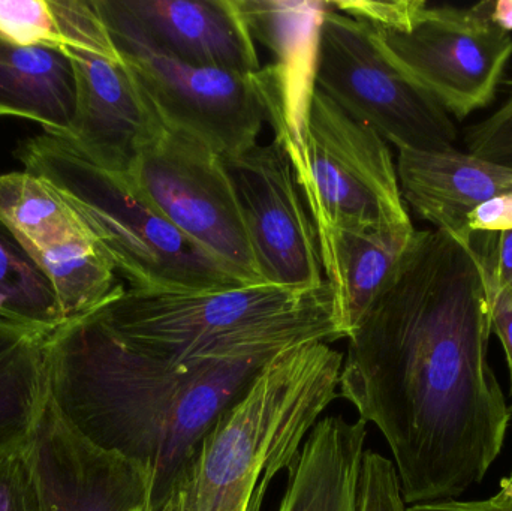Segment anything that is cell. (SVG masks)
Instances as JSON below:
<instances>
[{
    "instance_id": "cell-30",
    "label": "cell",
    "mask_w": 512,
    "mask_h": 511,
    "mask_svg": "<svg viewBox=\"0 0 512 511\" xmlns=\"http://www.w3.org/2000/svg\"><path fill=\"white\" fill-rule=\"evenodd\" d=\"M489 293L492 332L498 336L502 347H504L505 356H507L512 399V293H508V291L495 290V288L490 287V285Z\"/></svg>"
},
{
    "instance_id": "cell-27",
    "label": "cell",
    "mask_w": 512,
    "mask_h": 511,
    "mask_svg": "<svg viewBox=\"0 0 512 511\" xmlns=\"http://www.w3.org/2000/svg\"><path fill=\"white\" fill-rule=\"evenodd\" d=\"M336 11L367 24L372 29L405 30L414 24L426 8L423 0H396V2H330Z\"/></svg>"
},
{
    "instance_id": "cell-10",
    "label": "cell",
    "mask_w": 512,
    "mask_h": 511,
    "mask_svg": "<svg viewBox=\"0 0 512 511\" xmlns=\"http://www.w3.org/2000/svg\"><path fill=\"white\" fill-rule=\"evenodd\" d=\"M117 53L168 129L201 141L224 159L258 146L267 110L256 74L186 65L143 48Z\"/></svg>"
},
{
    "instance_id": "cell-7",
    "label": "cell",
    "mask_w": 512,
    "mask_h": 511,
    "mask_svg": "<svg viewBox=\"0 0 512 511\" xmlns=\"http://www.w3.org/2000/svg\"><path fill=\"white\" fill-rule=\"evenodd\" d=\"M318 89L399 150L456 147L453 117L391 62L369 26L331 3L321 27Z\"/></svg>"
},
{
    "instance_id": "cell-28",
    "label": "cell",
    "mask_w": 512,
    "mask_h": 511,
    "mask_svg": "<svg viewBox=\"0 0 512 511\" xmlns=\"http://www.w3.org/2000/svg\"><path fill=\"white\" fill-rule=\"evenodd\" d=\"M472 245L483 258L490 287L512 293V230L477 234Z\"/></svg>"
},
{
    "instance_id": "cell-26",
    "label": "cell",
    "mask_w": 512,
    "mask_h": 511,
    "mask_svg": "<svg viewBox=\"0 0 512 511\" xmlns=\"http://www.w3.org/2000/svg\"><path fill=\"white\" fill-rule=\"evenodd\" d=\"M466 152L512 168V90L504 104L465 131Z\"/></svg>"
},
{
    "instance_id": "cell-5",
    "label": "cell",
    "mask_w": 512,
    "mask_h": 511,
    "mask_svg": "<svg viewBox=\"0 0 512 511\" xmlns=\"http://www.w3.org/2000/svg\"><path fill=\"white\" fill-rule=\"evenodd\" d=\"M14 155L77 213L129 290L246 287L189 242L125 177L93 164L66 141L38 135L21 141Z\"/></svg>"
},
{
    "instance_id": "cell-6",
    "label": "cell",
    "mask_w": 512,
    "mask_h": 511,
    "mask_svg": "<svg viewBox=\"0 0 512 511\" xmlns=\"http://www.w3.org/2000/svg\"><path fill=\"white\" fill-rule=\"evenodd\" d=\"M125 180L189 242L240 284L265 285L225 159L162 126Z\"/></svg>"
},
{
    "instance_id": "cell-4",
    "label": "cell",
    "mask_w": 512,
    "mask_h": 511,
    "mask_svg": "<svg viewBox=\"0 0 512 511\" xmlns=\"http://www.w3.org/2000/svg\"><path fill=\"white\" fill-rule=\"evenodd\" d=\"M93 314L128 347L174 365L277 354L346 339L328 282L210 291H120Z\"/></svg>"
},
{
    "instance_id": "cell-20",
    "label": "cell",
    "mask_w": 512,
    "mask_h": 511,
    "mask_svg": "<svg viewBox=\"0 0 512 511\" xmlns=\"http://www.w3.org/2000/svg\"><path fill=\"white\" fill-rule=\"evenodd\" d=\"M0 41L89 51L120 60L95 0H0Z\"/></svg>"
},
{
    "instance_id": "cell-16",
    "label": "cell",
    "mask_w": 512,
    "mask_h": 511,
    "mask_svg": "<svg viewBox=\"0 0 512 511\" xmlns=\"http://www.w3.org/2000/svg\"><path fill=\"white\" fill-rule=\"evenodd\" d=\"M325 281L346 339L402 263L414 225L315 224Z\"/></svg>"
},
{
    "instance_id": "cell-2",
    "label": "cell",
    "mask_w": 512,
    "mask_h": 511,
    "mask_svg": "<svg viewBox=\"0 0 512 511\" xmlns=\"http://www.w3.org/2000/svg\"><path fill=\"white\" fill-rule=\"evenodd\" d=\"M277 354L174 365L128 347L90 312L45 339L47 398L93 446L146 471L152 511Z\"/></svg>"
},
{
    "instance_id": "cell-22",
    "label": "cell",
    "mask_w": 512,
    "mask_h": 511,
    "mask_svg": "<svg viewBox=\"0 0 512 511\" xmlns=\"http://www.w3.org/2000/svg\"><path fill=\"white\" fill-rule=\"evenodd\" d=\"M0 221L35 251L90 234L47 182L24 170L0 176Z\"/></svg>"
},
{
    "instance_id": "cell-21",
    "label": "cell",
    "mask_w": 512,
    "mask_h": 511,
    "mask_svg": "<svg viewBox=\"0 0 512 511\" xmlns=\"http://www.w3.org/2000/svg\"><path fill=\"white\" fill-rule=\"evenodd\" d=\"M29 251L50 279L65 323L101 308L125 290L116 267L90 234Z\"/></svg>"
},
{
    "instance_id": "cell-31",
    "label": "cell",
    "mask_w": 512,
    "mask_h": 511,
    "mask_svg": "<svg viewBox=\"0 0 512 511\" xmlns=\"http://www.w3.org/2000/svg\"><path fill=\"white\" fill-rule=\"evenodd\" d=\"M406 511H507L499 509L490 500L484 501H457L444 500L433 503L414 504L406 507Z\"/></svg>"
},
{
    "instance_id": "cell-23",
    "label": "cell",
    "mask_w": 512,
    "mask_h": 511,
    "mask_svg": "<svg viewBox=\"0 0 512 511\" xmlns=\"http://www.w3.org/2000/svg\"><path fill=\"white\" fill-rule=\"evenodd\" d=\"M0 321L50 336L65 323L53 285L17 234L0 221Z\"/></svg>"
},
{
    "instance_id": "cell-3",
    "label": "cell",
    "mask_w": 512,
    "mask_h": 511,
    "mask_svg": "<svg viewBox=\"0 0 512 511\" xmlns=\"http://www.w3.org/2000/svg\"><path fill=\"white\" fill-rule=\"evenodd\" d=\"M343 359L327 342L274 356L152 511H262L273 480L294 467L307 435L340 398Z\"/></svg>"
},
{
    "instance_id": "cell-11",
    "label": "cell",
    "mask_w": 512,
    "mask_h": 511,
    "mask_svg": "<svg viewBox=\"0 0 512 511\" xmlns=\"http://www.w3.org/2000/svg\"><path fill=\"white\" fill-rule=\"evenodd\" d=\"M265 285L315 290L325 284L318 231L285 147L258 144L225 159Z\"/></svg>"
},
{
    "instance_id": "cell-33",
    "label": "cell",
    "mask_w": 512,
    "mask_h": 511,
    "mask_svg": "<svg viewBox=\"0 0 512 511\" xmlns=\"http://www.w3.org/2000/svg\"><path fill=\"white\" fill-rule=\"evenodd\" d=\"M489 500L499 509L512 511V471L510 476L502 480L501 485H499V491Z\"/></svg>"
},
{
    "instance_id": "cell-1",
    "label": "cell",
    "mask_w": 512,
    "mask_h": 511,
    "mask_svg": "<svg viewBox=\"0 0 512 511\" xmlns=\"http://www.w3.org/2000/svg\"><path fill=\"white\" fill-rule=\"evenodd\" d=\"M492 333L477 249L417 230L349 336L339 386L387 441L406 506L460 497L504 449L512 410L490 366Z\"/></svg>"
},
{
    "instance_id": "cell-14",
    "label": "cell",
    "mask_w": 512,
    "mask_h": 511,
    "mask_svg": "<svg viewBox=\"0 0 512 511\" xmlns=\"http://www.w3.org/2000/svg\"><path fill=\"white\" fill-rule=\"evenodd\" d=\"M62 50L74 65L77 110L71 129L57 138L98 167L125 176L164 125L123 59Z\"/></svg>"
},
{
    "instance_id": "cell-13",
    "label": "cell",
    "mask_w": 512,
    "mask_h": 511,
    "mask_svg": "<svg viewBox=\"0 0 512 511\" xmlns=\"http://www.w3.org/2000/svg\"><path fill=\"white\" fill-rule=\"evenodd\" d=\"M255 42L273 54L256 72L267 122L294 165L301 189L309 176L307 131L318 90L319 41L330 2L239 0Z\"/></svg>"
},
{
    "instance_id": "cell-19",
    "label": "cell",
    "mask_w": 512,
    "mask_h": 511,
    "mask_svg": "<svg viewBox=\"0 0 512 511\" xmlns=\"http://www.w3.org/2000/svg\"><path fill=\"white\" fill-rule=\"evenodd\" d=\"M47 338L0 321V458L27 446L47 404Z\"/></svg>"
},
{
    "instance_id": "cell-24",
    "label": "cell",
    "mask_w": 512,
    "mask_h": 511,
    "mask_svg": "<svg viewBox=\"0 0 512 511\" xmlns=\"http://www.w3.org/2000/svg\"><path fill=\"white\" fill-rule=\"evenodd\" d=\"M0 511H48L26 447L0 458Z\"/></svg>"
},
{
    "instance_id": "cell-17",
    "label": "cell",
    "mask_w": 512,
    "mask_h": 511,
    "mask_svg": "<svg viewBox=\"0 0 512 511\" xmlns=\"http://www.w3.org/2000/svg\"><path fill=\"white\" fill-rule=\"evenodd\" d=\"M367 423L324 417L307 435L277 511H358Z\"/></svg>"
},
{
    "instance_id": "cell-12",
    "label": "cell",
    "mask_w": 512,
    "mask_h": 511,
    "mask_svg": "<svg viewBox=\"0 0 512 511\" xmlns=\"http://www.w3.org/2000/svg\"><path fill=\"white\" fill-rule=\"evenodd\" d=\"M116 50L143 48L201 68L256 74L239 0H95Z\"/></svg>"
},
{
    "instance_id": "cell-15",
    "label": "cell",
    "mask_w": 512,
    "mask_h": 511,
    "mask_svg": "<svg viewBox=\"0 0 512 511\" xmlns=\"http://www.w3.org/2000/svg\"><path fill=\"white\" fill-rule=\"evenodd\" d=\"M397 177L403 201L433 230L472 245L468 218L512 189V168L462 150H399Z\"/></svg>"
},
{
    "instance_id": "cell-18",
    "label": "cell",
    "mask_w": 512,
    "mask_h": 511,
    "mask_svg": "<svg viewBox=\"0 0 512 511\" xmlns=\"http://www.w3.org/2000/svg\"><path fill=\"white\" fill-rule=\"evenodd\" d=\"M75 110L77 80L65 50L0 41V116L32 120L44 134L60 137L71 129Z\"/></svg>"
},
{
    "instance_id": "cell-29",
    "label": "cell",
    "mask_w": 512,
    "mask_h": 511,
    "mask_svg": "<svg viewBox=\"0 0 512 511\" xmlns=\"http://www.w3.org/2000/svg\"><path fill=\"white\" fill-rule=\"evenodd\" d=\"M512 230V189L478 207L468 218L469 236Z\"/></svg>"
},
{
    "instance_id": "cell-9",
    "label": "cell",
    "mask_w": 512,
    "mask_h": 511,
    "mask_svg": "<svg viewBox=\"0 0 512 511\" xmlns=\"http://www.w3.org/2000/svg\"><path fill=\"white\" fill-rule=\"evenodd\" d=\"M303 186L315 224L409 225L387 141L316 90Z\"/></svg>"
},
{
    "instance_id": "cell-8",
    "label": "cell",
    "mask_w": 512,
    "mask_h": 511,
    "mask_svg": "<svg viewBox=\"0 0 512 511\" xmlns=\"http://www.w3.org/2000/svg\"><path fill=\"white\" fill-rule=\"evenodd\" d=\"M372 32L391 62L457 120L495 99L512 57L511 33L492 23L478 3L427 5L408 29Z\"/></svg>"
},
{
    "instance_id": "cell-25",
    "label": "cell",
    "mask_w": 512,
    "mask_h": 511,
    "mask_svg": "<svg viewBox=\"0 0 512 511\" xmlns=\"http://www.w3.org/2000/svg\"><path fill=\"white\" fill-rule=\"evenodd\" d=\"M358 511H406L393 461L372 450L364 453Z\"/></svg>"
},
{
    "instance_id": "cell-32",
    "label": "cell",
    "mask_w": 512,
    "mask_h": 511,
    "mask_svg": "<svg viewBox=\"0 0 512 511\" xmlns=\"http://www.w3.org/2000/svg\"><path fill=\"white\" fill-rule=\"evenodd\" d=\"M483 14L505 32H512V0H489L478 3Z\"/></svg>"
}]
</instances>
